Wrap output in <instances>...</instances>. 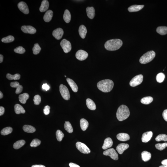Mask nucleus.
Segmentation results:
<instances>
[{
    "label": "nucleus",
    "instance_id": "1",
    "mask_svg": "<svg viewBox=\"0 0 167 167\" xmlns=\"http://www.w3.org/2000/svg\"><path fill=\"white\" fill-rule=\"evenodd\" d=\"M113 81L111 80L106 79L102 80L98 82L97 86L98 89L104 93L110 92L114 87Z\"/></svg>",
    "mask_w": 167,
    "mask_h": 167
},
{
    "label": "nucleus",
    "instance_id": "2",
    "mask_svg": "<svg viewBox=\"0 0 167 167\" xmlns=\"http://www.w3.org/2000/svg\"><path fill=\"white\" fill-rule=\"evenodd\" d=\"M123 45V42L119 39H111L108 41L105 44L106 49L109 51H115L118 50Z\"/></svg>",
    "mask_w": 167,
    "mask_h": 167
},
{
    "label": "nucleus",
    "instance_id": "3",
    "mask_svg": "<svg viewBox=\"0 0 167 167\" xmlns=\"http://www.w3.org/2000/svg\"><path fill=\"white\" fill-rule=\"evenodd\" d=\"M130 114V111L128 107L123 105L118 108L116 112V117L118 120L122 121L127 119Z\"/></svg>",
    "mask_w": 167,
    "mask_h": 167
},
{
    "label": "nucleus",
    "instance_id": "4",
    "mask_svg": "<svg viewBox=\"0 0 167 167\" xmlns=\"http://www.w3.org/2000/svg\"><path fill=\"white\" fill-rule=\"evenodd\" d=\"M155 55V53L154 51H148L141 57L139 60L140 63L143 64L149 63L154 59Z\"/></svg>",
    "mask_w": 167,
    "mask_h": 167
},
{
    "label": "nucleus",
    "instance_id": "5",
    "mask_svg": "<svg viewBox=\"0 0 167 167\" xmlns=\"http://www.w3.org/2000/svg\"><path fill=\"white\" fill-rule=\"evenodd\" d=\"M59 91L62 97L64 99L66 100L70 99V92L66 86L61 84L59 86Z\"/></svg>",
    "mask_w": 167,
    "mask_h": 167
},
{
    "label": "nucleus",
    "instance_id": "6",
    "mask_svg": "<svg viewBox=\"0 0 167 167\" xmlns=\"http://www.w3.org/2000/svg\"><path fill=\"white\" fill-rule=\"evenodd\" d=\"M143 77L142 74L136 76L130 81V85L131 87H135L140 85L143 81Z\"/></svg>",
    "mask_w": 167,
    "mask_h": 167
},
{
    "label": "nucleus",
    "instance_id": "7",
    "mask_svg": "<svg viewBox=\"0 0 167 167\" xmlns=\"http://www.w3.org/2000/svg\"><path fill=\"white\" fill-rule=\"evenodd\" d=\"M76 146L78 150L84 154H89L91 151L86 145L81 142H78L76 143Z\"/></svg>",
    "mask_w": 167,
    "mask_h": 167
},
{
    "label": "nucleus",
    "instance_id": "8",
    "mask_svg": "<svg viewBox=\"0 0 167 167\" xmlns=\"http://www.w3.org/2000/svg\"><path fill=\"white\" fill-rule=\"evenodd\" d=\"M64 52L66 53L70 52L72 49V46L70 42L66 39H63L60 43Z\"/></svg>",
    "mask_w": 167,
    "mask_h": 167
},
{
    "label": "nucleus",
    "instance_id": "9",
    "mask_svg": "<svg viewBox=\"0 0 167 167\" xmlns=\"http://www.w3.org/2000/svg\"><path fill=\"white\" fill-rule=\"evenodd\" d=\"M105 155L109 156L112 159L117 160L118 159V155L116 151L113 148H111L105 151L103 153Z\"/></svg>",
    "mask_w": 167,
    "mask_h": 167
},
{
    "label": "nucleus",
    "instance_id": "10",
    "mask_svg": "<svg viewBox=\"0 0 167 167\" xmlns=\"http://www.w3.org/2000/svg\"><path fill=\"white\" fill-rule=\"evenodd\" d=\"M88 54L86 51L83 50H79L76 53V57L77 59L80 61H83L88 57Z\"/></svg>",
    "mask_w": 167,
    "mask_h": 167
},
{
    "label": "nucleus",
    "instance_id": "11",
    "mask_svg": "<svg viewBox=\"0 0 167 167\" xmlns=\"http://www.w3.org/2000/svg\"><path fill=\"white\" fill-rule=\"evenodd\" d=\"M21 29L23 32L26 34H34L36 32V29L31 26H23L21 27Z\"/></svg>",
    "mask_w": 167,
    "mask_h": 167
},
{
    "label": "nucleus",
    "instance_id": "12",
    "mask_svg": "<svg viewBox=\"0 0 167 167\" xmlns=\"http://www.w3.org/2000/svg\"><path fill=\"white\" fill-rule=\"evenodd\" d=\"M18 7L21 11L25 14L29 13V9L28 5L25 2L21 1L18 4Z\"/></svg>",
    "mask_w": 167,
    "mask_h": 167
},
{
    "label": "nucleus",
    "instance_id": "13",
    "mask_svg": "<svg viewBox=\"0 0 167 167\" xmlns=\"http://www.w3.org/2000/svg\"><path fill=\"white\" fill-rule=\"evenodd\" d=\"M63 33V31L62 28H58L53 31L52 35L57 40H60L62 38Z\"/></svg>",
    "mask_w": 167,
    "mask_h": 167
},
{
    "label": "nucleus",
    "instance_id": "14",
    "mask_svg": "<svg viewBox=\"0 0 167 167\" xmlns=\"http://www.w3.org/2000/svg\"><path fill=\"white\" fill-rule=\"evenodd\" d=\"M153 132L151 131L144 133L142 137V141L144 143H147L150 141L152 137Z\"/></svg>",
    "mask_w": 167,
    "mask_h": 167
},
{
    "label": "nucleus",
    "instance_id": "15",
    "mask_svg": "<svg viewBox=\"0 0 167 167\" xmlns=\"http://www.w3.org/2000/svg\"><path fill=\"white\" fill-rule=\"evenodd\" d=\"M129 147L128 144L121 143L117 146L116 150L119 154H122L124 151L127 150Z\"/></svg>",
    "mask_w": 167,
    "mask_h": 167
},
{
    "label": "nucleus",
    "instance_id": "16",
    "mask_svg": "<svg viewBox=\"0 0 167 167\" xmlns=\"http://www.w3.org/2000/svg\"><path fill=\"white\" fill-rule=\"evenodd\" d=\"M113 142L112 139L110 138H107L105 140L104 144L102 146V148L104 150L111 148L112 147Z\"/></svg>",
    "mask_w": 167,
    "mask_h": 167
},
{
    "label": "nucleus",
    "instance_id": "17",
    "mask_svg": "<svg viewBox=\"0 0 167 167\" xmlns=\"http://www.w3.org/2000/svg\"><path fill=\"white\" fill-rule=\"evenodd\" d=\"M68 84L70 85L72 90L74 92H77L78 90V87L76 84L73 80L70 78L66 79Z\"/></svg>",
    "mask_w": 167,
    "mask_h": 167
},
{
    "label": "nucleus",
    "instance_id": "18",
    "mask_svg": "<svg viewBox=\"0 0 167 167\" xmlns=\"http://www.w3.org/2000/svg\"><path fill=\"white\" fill-rule=\"evenodd\" d=\"M117 138L119 140L123 142L129 140L130 139V136L128 134L126 133H120L117 135Z\"/></svg>",
    "mask_w": 167,
    "mask_h": 167
},
{
    "label": "nucleus",
    "instance_id": "19",
    "mask_svg": "<svg viewBox=\"0 0 167 167\" xmlns=\"http://www.w3.org/2000/svg\"><path fill=\"white\" fill-rule=\"evenodd\" d=\"M53 13L52 10H48L46 12L43 17V19L46 22H49L52 19Z\"/></svg>",
    "mask_w": 167,
    "mask_h": 167
},
{
    "label": "nucleus",
    "instance_id": "20",
    "mask_svg": "<svg viewBox=\"0 0 167 167\" xmlns=\"http://www.w3.org/2000/svg\"><path fill=\"white\" fill-rule=\"evenodd\" d=\"M49 4L48 1L43 0L42 2L41 5L39 8V10L41 12H45L48 10Z\"/></svg>",
    "mask_w": 167,
    "mask_h": 167
},
{
    "label": "nucleus",
    "instance_id": "21",
    "mask_svg": "<svg viewBox=\"0 0 167 167\" xmlns=\"http://www.w3.org/2000/svg\"><path fill=\"white\" fill-rule=\"evenodd\" d=\"M87 14L88 17L90 19H93L95 16V10L94 8L91 7H88L86 8Z\"/></svg>",
    "mask_w": 167,
    "mask_h": 167
},
{
    "label": "nucleus",
    "instance_id": "22",
    "mask_svg": "<svg viewBox=\"0 0 167 167\" xmlns=\"http://www.w3.org/2000/svg\"><path fill=\"white\" fill-rule=\"evenodd\" d=\"M79 32L81 38L83 39H85L87 33V30L86 27L83 25L80 26L79 29Z\"/></svg>",
    "mask_w": 167,
    "mask_h": 167
},
{
    "label": "nucleus",
    "instance_id": "23",
    "mask_svg": "<svg viewBox=\"0 0 167 167\" xmlns=\"http://www.w3.org/2000/svg\"><path fill=\"white\" fill-rule=\"evenodd\" d=\"M144 5H133L128 8V10L130 12H138L144 7Z\"/></svg>",
    "mask_w": 167,
    "mask_h": 167
},
{
    "label": "nucleus",
    "instance_id": "24",
    "mask_svg": "<svg viewBox=\"0 0 167 167\" xmlns=\"http://www.w3.org/2000/svg\"><path fill=\"white\" fill-rule=\"evenodd\" d=\"M86 104L88 108L91 110H95L96 109V105L94 102L90 98H88L86 100Z\"/></svg>",
    "mask_w": 167,
    "mask_h": 167
},
{
    "label": "nucleus",
    "instance_id": "25",
    "mask_svg": "<svg viewBox=\"0 0 167 167\" xmlns=\"http://www.w3.org/2000/svg\"><path fill=\"white\" fill-rule=\"evenodd\" d=\"M15 112L17 114H24L25 112V110L19 104H16L14 106Z\"/></svg>",
    "mask_w": 167,
    "mask_h": 167
},
{
    "label": "nucleus",
    "instance_id": "26",
    "mask_svg": "<svg viewBox=\"0 0 167 167\" xmlns=\"http://www.w3.org/2000/svg\"><path fill=\"white\" fill-rule=\"evenodd\" d=\"M29 97V95L28 93H24L19 95V100L21 104H25Z\"/></svg>",
    "mask_w": 167,
    "mask_h": 167
},
{
    "label": "nucleus",
    "instance_id": "27",
    "mask_svg": "<svg viewBox=\"0 0 167 167\" xmlns=\"http://www.w3.org/2000/svg\"><path fill=\"white\" fill-rule=\"evenodd\" d=\"M151 153L146 151H143L142 153V159L145 162L149 161L151 158Z\"/></svg>",
    "mask_w": 167,
    "mask_h": 167
},
{
    "label": "nucleus",
    "instance_id": "28",
    "mask_svg": "<svg viewBox=\"0 0 167 167\" xmlns=\"http://www.w3.org/2000/svg\"><path fill=\"white\" fill-rule=\"evenodd\" d=\"M80 127L83 131H85L89 126V123L87 121L84 119H82L80 121Z\"/></svg>",
    "mask_w": 167,
    "mask_h": 167
},
{
    "label": "nucleus",
    "instance_id": "29",
    "mask_svg": "<svg viewBox=\"0 0 167 167\" xmlns=\"http://www.w3.org/2000/svg\"><path fill=\"white\" fill-rule=\"evenodd\" d=\"M71 14L70 11L68 9L65 11L63 15V19L66 23H68L71 20Z\"/></svg>",
    "mask_w": 167,
    "mask_h": 167
},
{
    "label": "nucleus",
    "instance_id": "30",
    "mask_svg": "<svg viewBox=\"0 0 167 167\" xmlns=\"http://www.w3.org/2000/svg\"><path fill=\"white\" fill-rule=\"evenodd\" d=\"M23 129L25 132L28 133H34L36 131V129L35 127L29 125H24Z\"/></svg>",
    "mask_w": 167,
    "mask_h": 167
},
{
    "label": "nucleus",
    "instance_id": "31",
    "mask_svg": "<svg viewBox=\"0 0 167 167\" xmlns=\"http://www.w3.org/2000/svg\"><path fill=\"white\" fill-rule=\"evenodd\" d=\"M156 31L161 35H165L167 34V27L165 26L158 27L156 29Z\"/></svg>",
    "mask_w": 167,
    "mask_h": 167
},
{
    "label": "nucleus",
    "instance_id": "32",
    "mask_svg": "<svg viewBox=\"0 0 167 167\" xmlns=\"http://www.w3.org/2000/svg\"><path fill=\"white\" fill-rule=\"evenodd\" d=\"M25 143V141L24 140H20L17 141L14 143L13 145V148L16 150L24 146Z\"/></svg>",
    "mask_w": 167,
    "mask_h": 167
},
{
    "label": "nucleus",
    "instance_id": "33",
    "mask_svg": "<svg viewBox=\"0 0 167 167\" xmlns=\"http://www.w3.org/2000/svg\"><path fill=\"white\" fill-rule=\"evenodd\" d=\"M153 98L150 96L146 97L143 98L141 100V103L142 104L148 105L150 104L153 102Z\"/></svg>",
    "mask_w": 167,
    "mask_h": 167
},
{
    "label": "nucleus",
    "instance_id": "34",
    "mask_svg": "<svg viewBox=\"0 0 167 167\" xmlns=\"http://www.w3.org/2000/svg\"><path fill=\"white\" fill-rule=\"evenodd\" d=\"M13 131V128L11 127H5L1 130V134L2 135H6L11 133Z\"/></svg>",
    "mask_w": 167,
    "mask_h": 167
},
{
    "label": "nucleus",
    "instance_id": "35",
    "mask_svg": "<svg viewBox=\"0 0 167 167\" xmlns=\"http://www.w3.org/2000/svg\"><path fill=\"white\" fill-rule=\"evenodd\" d=\"M6 77L9 80H18L20 79L21 75L19 74H16L14 75H12L9 73H8Z\"/></svg>",
    "mask_w": 167,
    "mask_h": 167
},
{
    "label": "nucleus",
    "instance_id": "36",
    "mask_svg": "<svg viewBox=\"0 0 167 167\" xmlns=\"http://www.w3.org/2000/svg\"><path fill=\"white\" fill-rule=\"evenodd\" d=\"M65 129L69 133L73 132V129L71 124L69 121H65L64 125Z\"/></svg>",
    "mask_w": 167,
    "mask_h": 167
},
{
    "label": "nucleus",
    "instance_id": "37",
    "mask_svg": "<svg viewBox=\"0 0 167 167\" xmlns=\"http://www.w3.org/2000/svg\"><path fill=\"white\" fill-rule=\"evenodd\" d=\"M14 37L12 36V35H9V36L7 37L3 38L2 39L1 41L3 43H8L13 42L14 41Z\"/></svg>",
    "mask_w": 167,
    "mask_h": 167
},
{
    "label": "nucleus",
    "instance_id": "38",
    "mask_svg": "<svg viewBox=\"0 0 167 167\" xmlns=\"http://www.w3.org/2000/svg\"><path fill=\"white\" fill-rule=\"evenodd\" d=\"M157 142H160L161 141L166 142L167 141V135L165 134H161L157 136L155 138Z\"/></svg>",
    "mask_w": 167,
    "mask_h": 167
},
{
    "label": "nucleus",
    "instance_id": "39",
    "mask_svg": "<svg viewBox=\"0 0 167 167\" xmlns=\"http://www.w3.org/2000/svg\"><path fill=\"white\" fill-rule=\"evenodd\" d=\"M41 50V48L38 43L35 44L32 48V51H33V54L34 55H37L39 54Z\"/></svg>",
    "mask_w": 167,
    "mask_h": 167
},
{
    "label": "nucleus",
    "instance_id": "40",
    "mask_svg": "<svg viewBox=\"0 0 167 167\" xmlns=\"http://www.w3.org/2000/svg\"><path fill=\"white\" fill-rule=\"evenodd\" d=\"M56 135L57 139L59 142H61L64 137V135L63 132L59 130H57L56 133Z\"/></svg>",
    "mask_w": 167,
    "mask_h": 167
},
{
    "label": "nucleus",
    "instance_id": "41",
    "mask_svg": "<svg viewBox=\"0 0 167 167\" xmlns=\"http://www.w3.org/2000/svg\"><path fill=\"white\" fill-rule=\"evenodd\" d=\"M165 78V75L164 73H160L157 75L156 79L157 82L161 83L164 81Z\"/></svg>",
    "mask_w": 167,
    "mask_h": 167
},
{
    "label": "nucleus",
    "instance_id": "42",
    "mask_svg": "<svg viewBox=\"0 0 167 167\" xmlns=\"http://www.w3.org/2000/svg\"><path fill=\"white\" fill-rule=\"evenodd\" d=\"M41 143V141L40 140L35 139L32 141L30 144V146L31 147H35L39 146Z\"/></svg>",
    "mask_w": 167,
    "mask_h": 167
},
{
    "label": "nucleus",
    "instance_id": "43",
    "mask_svg": "<svg viewBox=\"0 0 167 167\" xmlns=\"http://www.w3.org/2000/svg\"><path fill=\"white\" fill-rule=\"evenodd\" d=\"M155 147L159 150L161 151L163 150L167 147V142L162 144L158 143L156 144Z\"/></svg>",
    "mask_w": 167,
    "mask_h": 167
},
{
    "label": "nucleus",
    "instance_id": "44",
    "mask_svg": "<svg viewBox=\"0 0 167 167\" xmlns=\"http://www.w3.org/2000/svg\"><path fill=\"white\" fill-rule=\"evenodd\" d=\"M14 51L17 53L23 54L25 52V50L23 47L20 46L15 48Z\"/></svg>",
    "mask_w": 167,
    "mask_h": 167
},
{
    "label": "nucleus",
    "instance_id": "45",
    "mask_svg": "<svg viewBox=\"0 0 167 167\" xmlns=\"http://www.w3.org/2000/svg\"><path fill=\"white\" fill-rule=\"evenodd\" d=\"M41 97L39 95H36L34 98V104L36 105H39L41 102Z\"/></svg>",
    "mask_w": 167,
    "mask_h": 167
},
{
    "label": "nucleus",
    "instance_id": "46",
    "mask_svg": "<svg viewBox=\"0 0 167 167\" xmlns=\"http://www.w3.org/2000/svg\"><path fill=\"white\" fill-rule=\"evenodd\" d=\"M50 107L49 106L47 105L45 107L44 109H43V112L44 114L46 115H48L50 113Z\"/></svg>",
    "mask_w": 167,
    "mask_h": 167
},
{
    "label": "nucleus",
    "instance_id": "47",
    "mask_svg": "<svg viewBox=\"0 0 167 167\" xmlns=\"http://www.w3.org/2000/svg\"><path fill=\"white\" fill-rule=\"evenodd\" d=\"M20 85L19 83L17 81L11 83L10 86L12 87L17 88Z\"/></svg>",
    "mask_w": 167,
    "mask_h": 167
},
{
    "label": "nucleus",
    "instance_id": "48",
    "mask_svg": "<svg viewBox=\"0 0 167 167\" xmlns=\"http://www.w3.org/2000/svg\"><path fill=\"white\" fill-rule=\"evenodd\" d=\"M23 86L21 85H20L18 87L16 88V94H18L21 93L23 90Z\"/></svg>",
    "mask_w": 167,
    "mask_h": 167
},
{
    "label": "nucleus",
    "instance_id": "49",
    "mask_svg": "<svg viewBox=\"0 0 167 167\" xmlns=\"http://www.w3.org/2000/svg\"><path fill=\"white\" fill-rule=\"evenodd\" d=\"M162 116L164 120L167 122V109L165 110L163 112Z\"/></svg>",
    "mask_w": 167,
    "mask_h": 167
},
{
    "label": "nucleus",
    "instance_id": "50",
    "mask_svg": "<svg viewBox=\"0 0 167 167\" xmlns=\"http://www.w3.org/2000/svg\"><path fill=\"white\" fill-rule=\"evenodd\" d=\"M43 89L46 91H47L50 89V86L47 83L43 84L42 86Z\"/></svg>",
    "mask_w": 167,
    "mask_h": 167
},
{
    "label": "nucleus",
    "instance_id": "51",
    "mask_svg": "<svg viewBox=\"0 0 167 167\" xmlns=\"http://www.w3.org/2000/svg\"><path fill=\"white\" fill-rule=\"evenodd\" d=\"M5 111V108L3 107L2 106L0 107V116H1L4 114Z\"/></svg>",
    "mask_w": 167,
    "mask_h": 167
},
{
    "label": "nucleus",
    "instance_id": "52",
    "mask_svg": "<svg viewBox=\"0 0 167 167\" xmlns=\"http://www.w3.org/2000/svg\"><path fill=\"white\" fill-rule=\"evenodd\" d=\"M69 165L70 167H80L79 165L77 164L73 163H70L69 164Z\"/></svg>",
    "mask_w": 167,
    "mask_h": 167
},
{
    "label": "nucleus",
    "instance_id": "53",
    "mask_svg": "<svg viewBox=\"0 0 167 167\" xmlns=\"http://www.w3.org/2000/svg\"><path fill=\"white\" fill-rule=\"evenodd\" d=\"M161 164L162 165H167V159L163 160L161 161Z\"/></svg>",
    "mask_w": 167,
    "mask_h": 167
},
{
    "label": "nucleus",
    "instance_id": "54",
    "mask_svg": "<svg viewBox=\"0 0 167 167\" xmlns=\"http://www.w3.org/2000/svg\"><path fill=\"white\" fill-rule=\"evenodd\" d=\"M31 167H46L44 165H32Z\"/></svg>",
    "mask_w": 167,
    "mask_h": 167
},
{
    "label": "nucleus",
    "instance_id": "55",
    "mask_svg": "<svg viewBox=\"0 0 167 167\" xmlns=\"http://www.w3.org/2000/svg\"><path fill=\"white\" fill-rule=\"evenodd\" d=\"M3 56L2 55H1H1H0V63H2L3 61Z\"/></svg>",
    "mask_w": 167,
    "mask_h": 167
},
{
    "label": "nucleus",
    "instance_id": "56",
    "mask_svg": "<svg viewBox=\"0 0 167 167\" xmlns=\"http://www.w3.org/2000/svg\"><path fill=\"white\" fill-rule=\"evenodd\" d=\"M3 97V94L1 91H0V99L2 98Z\"/></svg>",
    "mask_w": 167,
    "mask_h": 167
},
{
    "label": "nucleus",
    "instance_id": "57",
    "mask_svg": "<svg viewBox=\"0 0 167 167\" xmlns=\"http://www.w3.org/2000/svg\"><path fill=\"white\" fill-rule=\"evenodd\" d=\"M159 167H167V165H161V166H160Z\"/></svg>",
    "mask_w": 167,
    "mask_h": 167
},
{
    "label": "nucleus",
    "instance_id": "58",
    "mask_svg": "<svg viewBox=\"0 0 167 167\" xmlns=\"http://www.w3.org/2000/svg\"><path fill=\"white\" fill-rule=\"evenodd\" d=\"M65 77H66V76H65Z\"/></svg>",
    "mask_w": 167,
    "mask_h": 167
}]
</instances>
